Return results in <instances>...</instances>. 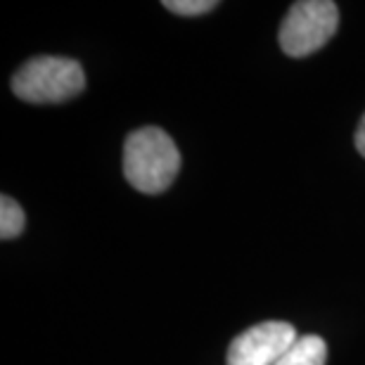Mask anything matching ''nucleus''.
Instances as JSON below:
<instances>
[{
    "instance_id": "nucleus-1",
    "label": "nucleus",
    "mask_w": 365,
    "mask_h": 365,
    "mask_svg": "<svg viewBox=\"0 0 365 365\" xmlns=\"http://www.w3.org/2000/svg\"><path fill=\"white\" fill-rule=\"evenodd\" d=\"M180 171V152L173 138L157 126L133 130L123 145V176L138 192L162 195Z\"/></svg>"
},
{
    "instance_id": "nucleus-2",
    "label": "nucleus",
    "mask_w": 365,
    "mask_h": 365,
    "mask_svg": "<svg viewBox=\"0 0 365 365\" xmlns=\"http://www.w3.org/2000/svg\"><path fill=\"white\" fill-rule=\"evenodd\" d=\"M86 88V71L76 60L41 55L24 62L12 76V93L31 105H57Z\"/></svg>"
},
{
    "instance_id": "nucleus-3",
    "label": "nucleus",
    "mask_w": 365,
    "mask_h": 365,
    "mask_svg": "<svg viewBox=\"0 0 365 365\" xmlns=\"http://www.w3.org/2000/svg\"><path fill=\"white\" fill-rule=\"evenodd\" d=\"M339 7L332 0H299L280 24V48L289 57H306L337 34Z\"/></svg>"
},
{
    "instance_id": "nucleus-4",
    "label": "nucleus",
    "mask_w": 365,
    "mask_h": 365,
    "mask_svg": "<svg viewBox=\"0 0 365 365\" xmlns=\"http://www.w3.org/2000/svg\"><path fill=\"white\" fill-rule=\"evenodd\" d=\"M297 339L294 325L284 320H266L230 341L225 365H275Z\"/></svg>"
},
{
    "instance_id": "nucleus-5",
    "label": "nucleus",
    "mask_w": 365,
    "mask_h": 365,
    "mask_svg": "<svg viewBox=\"0 0 365 365\" xmlns=\"http://www.w3.org/2000/svg\"><path fill=\"white\" fill-rule=\"evenodd\" d=\"M327 361V344L318 334H304L294 344L289 346V351L275 365H325Z\"/></svg>"
},
{
    "instance_id": "nucleus-6",
    "label": "nucleus",
    "mask_w": 365,
    "mask_h": 365,
    "mask_svg": "<svg viewBox=\"0 0 365 365\" xmlns=\"http://www.w3.org/2000/svg\"><path fill=\"white\" fill-rule=\"evenodd\" d=\"M24 225H26L24 209L12 197L7 195L0 197V240H14L17 235H21Z\"/></svg>"
},
{
    "instance_id": "nucleus-7",
    "label": "nucleus",
    "mask_w": 365,
    "mask_h": 365,
    "mask_svg": "<svg viewBox=\"0 0 365 365\" xmlns=\"http://www.w3.org/2000/svg\"><path fill=\"white\" fill-rule=\"evenodd\" d=\"M218 3L216 0H164V7L180 17H200L214 10Z\"/></svg>"
},
{
    "instance_id": "nucleus-8",
    "label": "nucleus",
    "mask_w": 365,
    "mask_h": 365,
    "mask_svg": "<svg viewBox=\"0 0 365 365\" xmlns=\"http://www.w3.org/2000/svg\"><path fill=\"white\" fill-rule=\"evenodd\" d=\"M356 150H359L361 155L365 157V114H363V119L359 123V128H356Z\"/></svg>"
}]
</instances>
